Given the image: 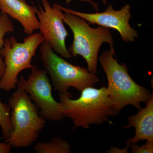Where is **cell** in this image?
I'll list each match as a JSON object with an SVG mask.
<instances>
[{
    "label": "cell",
    "instance_id": "1",
    "mask_svg": "<svg viewBox=\"0 0 153 153\" xmlns=\"http://www.w3.org/2000/svg\"><path fill=\"white\" fill-rule=\"evenodd\" d=\"M81 92L75 100L68 91L59 93L62 112L64 117L73 120V129H88L90 125L102 124L108 121L109 117L117 114L106 87H87Z\"/></svg>",
    "mask_w": 153,
    "mask_h": 153
},
{
    "label": "cell",
    "instance_id": "2",
    "mask_svg": "<svg viewBox=\"0 0 153 153\" xmlns=\"http://www.w3.org/2000/svg\"><path fill=\"white\" fill-rule=\"evenodd\" d=\"M115 50L103 52L99 57L100 64L106 75L107 91L117 114L127 105L141 108V103H146L152 94L146 88L137 84L128 73L125 63L120 64L114 58Z\"/></svg>",
    "mask_w": 153,
    "mask_h": 153
},
{
    "label": "cell",
    "instance_id": "3",
    "mask_svg": "<svg viewBox=\"0 0 153 153\" xmlns=\"http://www.w3.org/2000/svg\"><path fill=\"white\" fill-rule=\"evenodd\" d=\"M11 132L5 143L12 147L30 146L38 139L46 126V119L25 91L18 88L9 99Z\"/></svg>",
    "mask_w": 153,
    "mask_h": 153
},
{
    "label": "cell",
    "instance_id": "4",
    "mask_svg": "<svg viewBox=\"0 0 153 153\" xmlns=\"http://www.w3.org/2000/svg\"><path fill=\"white\" fill-rule=\"evenodd\" d=\"M63 22L71 29L74 40L68 48L72 57L80 55L87 64V70L97 73L99 50L102 44L108 43L110 49L114 50L111 33L109 28L91 27L86 21L78 16L65 12Z\"/></svg>",
    "mask_w": 153,
    "mask_h": 153
},
{
    "label": "cell",
    "instance_id": "5",
    "mask_svg": "<svg viewBox=\"0 0 153 153\" xmlns=\"http://www.w3.org/2000/svg\"><path fill=\"white\" fill-rule=\"evenodd\" d=\"M41 45V58L44 70L50 76L54 89L59 93H66L70 87L81 91L100 82L96 74L68 63L55 53L46 41Z\"/></svg>",
    "mask_w": 153,
    "mask_h": 153
},
{
    "label": "cell",
    "instance_id": "6",
    "mask_svg": "<svg viewBox=\"0 0 153 153\" xmlns=\"http://www.w3.org/2000/svg\"><path fill=\"white\" fill-rule=\"evenodd\" d=\"M44 41L41 33L30 35L22 43L18 42L14 36L4 39L1 55L4 58L5 69L0 79V88L6 91L15 89L19 73L25 69L36 67L31 64L32 59L36 56L38 47Z\"/></svg>",
    "mask_w": 153,
    "mask_h": 153
},
{
    "label": "cell",
    "instance_id": "7",
    "mask_svg": "<svg viewBox=\"0 0 153 153\" xmlns=\"http://www.w3.org/2000/svg\"><path fill=\"white\" fill-rule=\"evenodd\" d=\"M18 88L25 91L39 108L41 116L47 120L60 121L64 119L61 103L53 97L52 87L47 72L38 67L32 68L27 79L22 76Z\"/></svg>",
    "mask_w": 153,
    "mask_h": 153
},
{
    "label": "cell",
    "instance_id": "8",
    "mask_svg": "<svg viewBox=\"0 0 153 153\" xmlns=\"http://www.w3.org/2000/svg\"><path fill=\"white\" fill-rule=\"evenodd\" d=\"M41 6L37 8L36 15L39 22V30L44 41L53 51L65 59H71L72 56L66 47V39L68 34L63 24L64 14L60 4L52 6L48 0H41Z\"/></svg>",
    "mask_w": 153,
    "mask_h": 153
},
{
    "label": "cell",
    "instance_id": "9",
    "mask_svg": "<svg viewBox=\"0 0 153 153\" xmlns=\"http://www.w3.org/2000/svg\"><path fill=\"white\" fill-rule=\"evenodd\" d=\"M60 8L61 10L78 16L90 24L116 30L124 42H133L138 37L137 32L131 27L129 23L131 18L129 5H125L119 10H114L112 6L110 5L104 12L94 13L73 10L60 5Z\"/></svg>",
    "mask_w": 153,
    "mask_h": 153
},
{
    "label": "cell",
    "instance_id": "10",
    "mask_svg": "<svg viewBox=\"0 0 153 153\" xmlns=\"http://www.w3.org/2000/svg\"><path fill=\"white\" fill-rule=\"evenodd\" d=\"M37 8L28 4L25 0H0V10L3 13L20 22L24 33L28 35L39 29Z\"/></svg>",
    "mask_w": 153,
    "mask_h": 153
},
{
    "label": "cell",
    "instance_id": "11",
    "mask_svg": "<svg viewBox=\"0 0 153 153\" xmlns=\"http://www.w3.org/2000/svg\"><path fill=\"white\" fill-rule=\"evenodd\" d=\"M144 108H141L137 114L128 117V124L123 128L134 127V136L126 142L127 146L137 143L141 140L153 142V94L148 100Z\"/></svg>",
    "mask_w": 153,
    "mask_h": 153
},
{
    "label": "cell",
    "instance_id": "12",
    "mask_svg": "<svg viewBox=\"0 0 153 153\" xmlns=\"http://www.w3.org/2000/svg\"><path fill=\"white\" fill-rule=\"evenodd\" d=\"M38 153H70L71 148L68 142L55 137L48 142H38L34 147Z\"/></svg>",
    "mask_w": 153,
    "mask_h": 153
},
{
    "label": "cell",
    "instance_id": "13",
    "mask_svg": "<svg viewBox=\"0 0 153 153\" xmlns=\"http://www.w3.org/2000/svg\"><path fill=\"white\" fill-rule=\"evenodd\" d=\"M14 32L13 25L8 15L4 13L0 15V79L4 75L5 69V65L1 55V51L4 44V37L7 33Z\"/></svg>",
    "mask_w": 153,
    "mask_h": 153
},
{
    "label": "cell",
    "instance_id": "14",
    "mask_svg": "<svg viewBox=\"0 0 153 153\" xmlns=\"http://www.w3.org/2000/svg\"><path fill=\"white\" fill-rule=\"evenodd\" d=\"M10 112L9 105L3 103L0 100V127L3 138L5 140L8 137L12 130L10 122Z\"/></svg>",
    "mask_w": 153,
    "mask_h": 153
},
{
    "label": "cell",
    "instance_id": "15",
    "mask_svg": "<svg viewBox=\"0 0 153 153\" xmlns=\"http://www.w3.org/2000/svg\"><path fill=\"white\" fill-rule=\"evenodd\" d=\"M130 146L133 153H153V142L146 141V144L140 146L137 143L132 144Z\"/></svg>",
    "mask_w": 153,
    "mask_h": 153
},
{
    "label": "cell",
    "instance_id": "16",
    "mask_svg": "<svg viewBox=\"0 0 153 153\" xmlns=\"http://www.w3.org/2000/svg\"><path fill=\"white\" fill-rule=\"evenodd\" d=\"M12 148V147L7 143L0 142V153H11Z\"/></svg>",
    "mask_w": 153,
    "mask_h": 153
},
{
    "label": "cell",
    "instance_id": "17",
    "mask_svg": "<svg viewBox=\"0 0 153 153\" xmlns=\"http://www.w3.org/2000/svg\"><path fill=\"white\" fill-rule=\"evenodd\" d=\"M72 1V0H66V4H67V5H68V4H70V3ZM79 1L90 3L91 4V5L92 6V7H93L94 8V10H95L97 11H98V5L96 3H95V2L93 0H79Z\"/></svg>",
    "mask_w": 153,
    "mask_h": 153
},
{
    "label": "cell",
    "instance_id": "18",
    "mask_svg": "<svg viewBox=\"0 0 153 153\" xmlns=\"http://www.w3.org/2000/svg\"><path fill=\"white\" fill-rule=\"evenodd\" d=\"M101 1L105 4H108L107 1L106 0H101Z\"/></svg>",
    "mask_w": 153,
    "mask_h": 153
}]
</instances>
